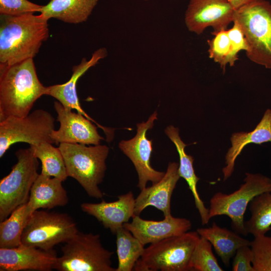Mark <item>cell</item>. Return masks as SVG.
<instances>
[{
	"label": "cell",
	"instance_id": "1",
	"mask_svg": "<svg viewBox=\"0 0 271 271\" xmlns=\"http://www.w3.org/2000/svg\"><path fill=\"white\" fill-rule=\"evenodd\" d=\"M48 20L33 13L0 15V66L33 59L49 37Z\"/></svg>",
	"mask_w": 271,
	"mask_h": 271
},
{
	"label": "cell",
	"instance_id": "2",
	"mask_svg": "<svg viewBox=\"0 0 271 271\" xmlns=\"http://www.w3.org/2000/svg\"><path fill=\"white\" fill-rule=\"evenodd\" d=\"M46 90L38 77L33 59L0 66V121L27 116Z\"/></svg>",
	"mask_w": 271,
	"mask_h": 271
},
{
	"label": "cell",
	"instance_id": "3",
	"mask_svg": "<svg viewBox=\"0 0 271 271\" xmlns=\"http://www.w3.org/2000/svg\"><path fill=\"white\" fill-rule=\"evenodd\" d=\"M60 149L68 177L75 179L90 197L102 198L98 185L103 181L106 170L105 161L109 148L105 145L87 146L63 143Z\"/></svg>",
	"mask_w": 271,
	"mask_h": 271
},
{
	"label": "cell",
	"instance_id": "4",
	"mask_svg": "<svg viewBox=\"0 0 271 271\" xmlns=\"http://www.w3.org/2000/svg\"><path fill=\"white\" fill-rule=\"evenodd\" d=\"M233 20L239 24L247 42V58L271 69V4L251 0L235 11Z\"/></svg>",
	"mask_w": 271,
	"mask_h": 271
},
{
	"label": "cell",
	"instance_id": "5",
	"mask_svg": "<svg viewBox=\"0 0 271 271\" xmlns=\"http://www.w3.org/2000/svg\"><path fill=\"white\" fill-rule=\"evenodd\" d=\"M200 238L196 231L186 232L151 243L135 264L136 271H189L190 260Z\"/></svg>",
	"mask_w": 271,
	"mask_h": 271
},
{
	"label": "cell",
	"instance_id": "6",
	"mask_svg": "<svg viewBox=\"0 0 271 271\" xmlns=\"http://www.w3.org/2000/svg\"><path fill=\"white\" fill-rule=\"evenodd\" d=\"M53 269L58 271H115L113 254L102 245L100 235L78 231L65 243Z\"/></svg>",
	"mask_w": 271,
	"mask_h": 271
},
{
	"label": "cell",
	"instance_id": "7",
	"mask_svg": "<svg viewBox=\"0 0 271 271\" xmlns=\"http://www.w3.org/2000/svg\"><path fill=\"white\" fill-rule=\"evenodd\" d=\"M271 192V179L262 174L245 173L244 183L234 192L215 193L210 200L209 217L225 215L231 219L232 229L239 234L247 236L244 216L250 202L257 195Z\"/></svg>",
	"mask_w": 271,
	"mask_h": 271
},
{
	"label": "cell",
	"instance_id": "8",
	"mask_svg": "<svg viewBox=\"0 0 271 271\" xmlns=\"http://www.w3.org/2000/svg\"><path fill=\"white\" fill-rule=\"evenodd\" d=\"M15 155L17 162L0 181V222L28 202L31 188L39 175L38 159L30 147L19 149Z\"/></svg>",
	"mask_w": 271,
	"mask_h": 271
},
{
	"label": "cell",
	"instance_id": "9",
	"mask_svg": "<svg viewBox=\"0 0 271 271\" xmlns=\"http://www.w3.org/2000/svg\"><path fill=\"white\" fill-rule=\"evenodd\" d=\"M78 231L76 222L68 214L37 210L25 226L22 244L50 250L67 242Z\"/></svg>",
	"mask_w": 271,
	"mask_h": 271
},
{
	"label": "cell",
	"instance_id": "10",
	"mask_svg": "<svg viewBox=\"0 0 271 271\" xmlns=\"http://www.w3.org/2000/svg\"><path fill=\"white\" fill-rule=\"evenodd\" d=\"M54 122L52 114L42 109L24 117L11 116L0 121V157L17 143H26L30 146L45 142L53 144L51 134Z\"/></svg>",
	"mask_w": 271,
	"mask_h": 271
},
{
	"label": "cell",
	"instance_id": "11",
	"mask_svg": "<svg viewBox=\"0 0 271 271\" xmlns=\"http://www.w3.org/2000/svg\"><path fill=\"white\" fill-rule=\"evenodd\" d=\"M157 119L155 111L146 122L138 123L137 132L131 139L121 141L119 147L132 162L138 175V187L140 190L146 187L147 183H157L161 180L165 173L155 170L151 166L150 159L153 151L152 141L147 138V131L154 125Z\"/></svg>",
	"mask_w": 271,
	"mask_h": 271
},
{
	"label": "cell",
	"instance_id": "12",
	"mask_svg": "<svg viewBox=\"0 0 271 271\" xmlns=\"http://www.w3.org/2000/svg\"><path fill=\"white\" fill-rule=\"evenodd\" d=\"M235 10L226 0H190L185 15L188 30L201 34L208 27L213 32L227 30Z\"/></svg>",
	"mask_w": 271,
	"mask_h": 271
},
{
	"label": "cell",
	"instance_id": "13",
	"mask_svg": "<svg viewBox=\"0 0 271 271\" xmlns=\"http://www.w3.org/2000/svg\"><path fill=\"white\" fill-rule=\"evenodd\" d=\"M54 109L57 114V120L60 122L58 130L54 129L51 138L54 143H77L97 145L103 140L97 130V127L82 114L65 107L55 101Z\"/></svg>",
	"mask_w": 271,
	"mask_h": 271
},
{
	"label": "cell",
	"instance_id": "14",
	"mask_svg": "<svg viewBox=\"0 0 271 271\" xmlns=\"http://www.w3.org/2000/svg\"><path fill=\"white\" fill-rule=\"evenodd\" d=\"M57 257L54 249L45 250L23 244L14 248H0V270L50 271Z\"/></svg>",
	"mask_w": 271,
	"mask_h": 271
},
{
	"label": "cell",
	"instance_id": "15",
	"mask_svg": "<svg viewBox=\"0 0 271 271\" xmlns=\"http://www.w3.org/2000/svg\"><path fill=\"white\" fill-rule=\"evenodd\" d=\"M106 56V49L101 48L94 52L89 60L83 58L79 64L73 67L72 75L67 82L47 86L46 95L55 98L65 107L76 110L77 112L96 124L103 130L106 137H108L112 133L113 128L105 127L97 123L84 111L80 106L76 91V83L79 78Z\"/></svg>",
	"mask_w": 271,
	"mask_h": 271
},
{
	"label": "cell",
	"instance_id": "16",
	"mask_svg": "<svg viewBox=\"0 0 271 271\" xmlns=\"http://www.w3.org/2000/svg\"><path fill=\"white\" fill-rule=\"evenodd\" d=\"M123 226L145 245L186 232L191 229L192 223L186 218L172 215L160 221L145 220L134 215L131 222H126Z\"/></svg>",
	"mask_w": 271,
	"mask_h": 271
},
{
	"label": "cell",
	"instance_id": "17",
	"mask_svg": "<svg viewBox=\"0 0 271 271\" xmlns=\"http://www.w3.org/2000/svg\"><path fill=\"white\" fill-rule=\"evenodd\" d=\"M179 164L169 163L163 178L150 187H145L135 198V215L140 216L147 207L153 206L162 211L164 217L171 215V199L177 183L181 178Z\"/></svg>",
	"mask_w": 271,
	"mask_h": 271
},
{
	"label": "cell",
	"instance_id": "18",
	"mask_svg": "<svg viewBox=\"0 0 271 271\" xmlns=\"http://www.w3.org/2000/svg\"><path fill=\"white\" fill-rule=\"evenodd\" d=\"M81 209L95 217L113 234L128 222L134 214L135 198L131 191L118 196L116 201L102 200L97 203H83Z\"/></svg>",
	"mask_w": 271,
	"mask_h": 271
},
{
	"label": "cell",
	"instance_id": "19",
	"mask_svg": "<svg viewBox=\"0 0 271 271\" xmlns=\"http://www.w3.org/2000/svg\"><path fill=\"white\" fill-rule=\"evenodd\" d=\"M60 179L39 174L34 183L27 202V209L32 214L40 209H51L64 206L68 203L67 193Z\"/></svg>",
	"mask_w": 271,
	"mask_h": 271
},
{
	"label": "cell",
	"instance_id": "20",
	"mask_svg": "<svg viewBox=\"0 0 271 271\" xmlns=\"http://www.w3.org/2000/svg\"><path fill=\"white\" fill-rule=\"evenodd\" d=\"M230 140L231 147L226 154V166L222 169L224 181L231 176L235 161L247 145L271 143V109H267L265 111L260 121L253 130L235 132L232 134Z\"/></svg>",
	"mask_w": 271,
	"mask_h": 271
},
{
	"label": "cell",
	"instance_id": "21",
	"mask_svg": "<svg viewBox=\"0 0 271 271\" xmlns=\"http://www.w3.org/2000/svg\"><path fill=\"white\" fill-rule=\"evenodd\" d=\"M165 132L175 145L179 154L180 159L179 174L180 177L185 180L192 192L196 208L200 216L202 224H207L210 219L209 217V209L205 206L197 190V184L200 178L195 173L193 168L194 159L192 156L186 153L185 149L187 145L182 141L178 128L171 125L166 127Z\"/></svg>",
	"mask_w": 271,
	"mask_h": 271
},
{
	"label": "cell",
	"instance_id": "22",
	"mask_svg": "<svg viewBox=\"0 0 271 271\" xmlns=\"http://www.w3.org/2000/svg\"><path fill=\"white\" fill-rule=\"evenodd\" d=\"M98 0H50L43 6L40 14L49 20L77 24L87 20Z\"/></svg>",
	"mask_w": 271,
	"mask_h": 271
},
{
	"label": "cell",
	"instance_id": "23",
	"mask_svg": "<svg viewBox=\"0 0 271 271\" xmlns=\"http://www.w3.org/2000/svg\"><path fill=\"white\" fill-rule=\"evenodd\" d=\"M196 231L200 236L205 238L211 243L226 266H229L231 258L239 247L250 244L249 240L241 237L234 231L219 226L214 222L211 227L199 228Z\"/></svg>",
	"mask_w": 271,
	"mask_h": 271
},
{
	"label": "cell",
	"instance_id": "24",
	"mask_svg": "<svg viewBox=\"0 0 271 271\" xmlns=\"http://www.w3.org/2000/svg\"><path fill=\"white\" fill-rule=\"evenodd\" d=\"M249 209L250 217L244 221L246 233L254 237L266 235L271 229V192L255 196L250 202Z\"/></svg>",
	"mask_w": 271,
	"mask_h": 271
},
{
	"label": "cell",
	"instance_id": "25",
	"mask_svg": "<svg viewBox=\"0 0 271 271\" xmlns=\"http://www.w3.org/2000/svg\"><path fill=\"white\" fill-rule=\"evenodd\" d=\"M118 265L115 271H131L145 250L140 241L123 226L116 233Z\"/></svg>",
	"mask_w": 271,
	"mask_h": 271
},
{
	"label": "cell",
	"instance_id": "26",
	"mask_svg": "<svg viewBox=\"0 0 271 271\" xmlns=\"http://www.w3.org/2000/svg\"><path fill=\"white\" fill-rule=\"evenodd\" d=\"M26 203L17 207L1 221L0 248H11L22 244V234L31 215L27 210Z\"/></svg>",
	"mask_w": 271,
	"mask_h": 271
},
{
	"label": "cell",
	"instance_id": "27",
	"mask_svg": "<svg viewBox=\"0 0 271 271\" xmlns=\"http://www.w3.org/2000/svg\"><path fill=\"white\" fill-rule=\"evenodd\" d=\"M34 156L42 164V175L65 181L68 177L63 157L59 148L45 142L36 146L30 145Z\"/></svg>",
	"mask_w": 271,
	"mask_h": 271
},
{
	"label": "cell",
	"instance_id": "28",
	"mask_svg": "<svg viewBox=\"0 0 271 271\" xmlns=\"http://www.w3.org/2000/svg\"><path fill=\"white\" fill-rule=\"evenodd\" d=\"M191 270L223 271L212 251V245L205 238H200L193 251L191 260Z\"/></svg>",
	"mask_w": 271,
	"mask_h": 271
},
{
	"label": "cell",
	"instance_id": "29",
	"mask_svg": "<svg viewBox=\"0 0 271 271\" xmlns=\"http://www.w3.org/2000/svg\"><path fill=\"white\" fill-rule=\"evenodd\" d=\"M212 34L214 37L207 41L209 57L220 65L224 73L226 66L229 64L231 51L227 30L212 32Z\"/></svg>",
	"mask_w": 271,
	"mask_h": 271
},
{
	"label": "cell",
	"instance_id": "30",
	"mask_svg": "<svg viewBox=\"0 0 271 271\" xmlns=\"http://www.w3.org/2000/svg\"><path fill=\"white\" fill-rule=\"evenodd\" d=\"M250 246L253 253L252 262L254 271H271V236L254 237Z\"/></svg>",
	"mask_w": 271,
	"mask_h": 271
},
{
	"label": "cell",
	"instance_id": "31",
	"mask_svg": "<svg viewBox=\"0 0 271 271\" xmlns=\"http://www.w3.org/2000/svg\"><path fill=\"white\" fill-rule=\"evenodd\" d=\"M43 6L28 0H0V15L18 16L40 12Z\"/></svg>",
	"mask_w": 271,
	"mask_h": 271
},
{
	"label": "cell",
	"instance_id": "32",
	"mask_svg": "<svg viewBox=\"0 0 271 271\" xmlns=\"http://www.w3.org/2000/svg\"><path fill=\"white\" fill-rule=\"evenodd\" d=\"M233 27L227 30L231 47L229 62L230 66H233L236 61L238 60L239 52L242 50L246 52L249 49L247 42L240 26L236 21L233 20Z\"/></svg>",
	"mask_w": 271,
	"mask_h": 271
},
{
	"label": "cell",
	"instance_id": "33",
	"mask_svg": "<svg viewBox=\"0 0 271 271\" xmlns=\"http://www.w3.org/2000/svg\"><path fill=\"white\" fill-rule=\"evenodd\" d=\"M233 257L232 270L254 271L252 264L253 253L250 245L239 247Z\"/></svg>",
	"mask_w": 271,
	"mask_h": 271
},
{
	"label": "cell",
	"instance_id": "34",
	"mask_svg": "<svg viewBox=\"0 0 271 271\" xmlns=\"http://www.w3.org/2000/svg\"><path fill=\"white\" fill-rule=\"evenodd\" d=\"M235 10L249 3L251 0H226Z\"/></svg>",
	"mask_w": 271,
	"mask_h": 271
},
{
	"label": "cell",
	"instance_id": "35",
	"mask_svg": "<svg viewBox=\"0 0 271 271\" xmlns=\"http://www.w3.org/2000/svg\"><path fill=\"white\" fill-rule=\"evenodd\" d=\"M143 1H148V0H143Z\"/></svg>",
	"mask_w": 271,
	"mask_h": 271
}]
</instances>
